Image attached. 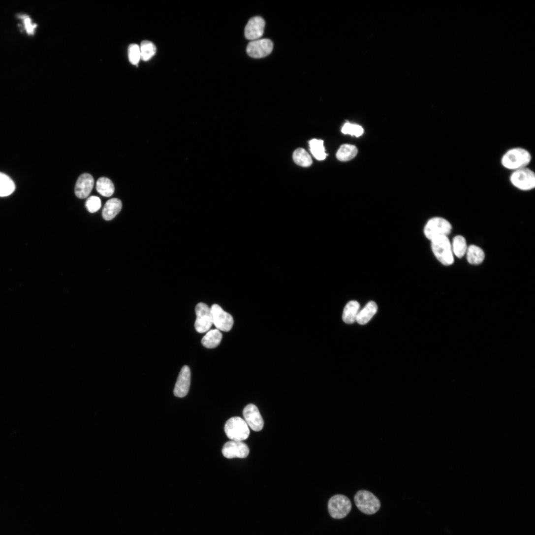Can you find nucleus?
<instances>
[{
  "label": "nucleus",
  "instance_id": "obj_1",
  "mask_svg": "<svg viewBox=\"0 0 535 535\" xmlns=\"http://www.w3.org/2000/svg\"><path fill=\"white\" fill-rule=\"evenodd\" d=\"M532 160V155L527 149L515 147L504 153L501 159V164L505 169L513 172L528 167Z\"/></svg>",
  "mask_w": 535,
  "mask_h": 535
},
{
  "label": "nucleus",
  "instance_id": "obj_2",
  "mask_svg": "<svg viewBox=\"0 0 535 535\" xmlns=\"http://www.w3.org/2000/svg\"><path fill=\"white\" fill-rule=\"evenodd\" d=\"M509 180L513 187L521 191H531L535 188V173L528 167L511 172Z\"/></svg>",
  "mask_w": 535,
  "mask_h": 535
},
{
  "label": "nucleus",
  "instance_id": "obj_3",
  "mask_svg": "<svg viewBox=\"0 0 535 535\" xmlns=\"http://www.w3.org/2000/svg\"><path fill=\"white\" fill-rule=\"evenodd\" d=\"M433 252L443 265L449 266L454 262L452 246L446 236H440L431 240Z\"/></svg>",
  "mask_w": 535,
  "mask_h": 535
},
{
  "label": "nucleus",
  "instance_id": "obj_4",
  "mask_svg": "<svg viewBox=\"0 0 535 535\" xmlns=\"http://www.w3.org/2000/svg\"><path fill=\"white\" fill-rule=\"evenodd\" d=\"M224 431L229 439L235 441L246 440L250 434L248 425L245 420L239 417H233L227 420L224 426Z\"/></svg>",
  "mask_w": 535,
  "mask_h": 535
},
{
  "label": "nucleus",
  "instance_id": "obj_5",
  "mask_svg": "<svg viewBox=\"0 0 535 535\" xmlns=\"http://www.w3.org/2000/svg\"><path fill=\"white\" fill-rule=\"evenodd\" d=\"M354 502L360 511L368 515L376 513L380 507L378 498L366 490L359 491L354 496Z\"/></svg>",
  "mask_w": 535,
  "mask_h": 535
},
{
  "label": "nucleus",
  "instance_id": "obj_6",
  "mask_svg": "<svg viewBox=\"0 0 535 535\" xmlns=\"http://www.w3.org/2000/svg\"><path fill=\"white\" fill-rule=\"evenodd\" d=\"M452 230L451 224L447 220L440 217L430 219L424 228L426 237L430 240L440 236H447Z\"/></svg>",
  "mask_w": 535,
  "mask_h": 535
},
{
  "label": "nucleus",
  "instance_id": "obj_7",
  "mask_svg": "<svg viewBox=\"0 0 535 535\" xmlns=\"http://www.w3.org/2000/svg\"><path fill=\"white\" fill-rule=\"evenodd\" d=\"M352 504L346 496L337 495L332 497L328 503L329 512L333 518H345L351 511Z\"/></svg>",
  "mask_w": 535,
  "mask_h": 535
},
{
  "label": "nucleus",
  "instance_id": "obj_8",
  "mask_svg": "<svg viewBox=\"0 0 535 535\" xmlns=\"http://www.w3.org/2000/svg\"><path fill=\"white\" fill-rule=\"evenodd\" d=\"M196 319L195 328L199 333L208 331L213 324V316L211 309L203 303H198L195 308Z\"/></svg>",
  "mask_w": 535,
  "mask_h": 535
},
{
  "label": "nucleus",
  "instance_id": "obj_9",
  "mask_svg": "<svg viewBox=\"0 0 535 535\" xmlns=\"http://www.w3.org/2000/svg\"><path fill=\"white\" fill-rule=\"evenodd\" d=\"M210 309L213 324L217 329L223 332L230 331L234 325L232 316L224 312L218 304H213Z\"/></svg>",
  "mask_w": 535,
  "mask_h": 535
},
{
  "label": "nucleus",
  "instance_id": "obj_10",
  "mask_svg": "<svg viewBox=\"0 0 535 535\" xmlns=\"http://www.w3.org/2000/svg\"><path fill=\"white\" fill-rule=\"evenodd\" d=\"M223 456L229 459L234 458H244L249 454L250 448L242 441H231L224 444L222 449Z\"/></svg>",
  "mask_w": 535,
  "mask_h": 535
},
{
  "label": "nucleus",
  "instance_id": "obj_11",
  "mask_svg": "<svg viewBox=\"0 0 535 535\" xmlns=\"http://www.w3.org/2000/svg\"><path fill=\"white\" fill-rule=\"evenodd\" d=\"M273 49V43L268 39H257L251 42L247 49L248 55L254 58H264L269 55Z\"/></svg>",
  "mask_w": 535,
  "mask_h": 535
},
{
  "label": "nucleus",
  "instance_id": "obj_12",
  "mask_svg": "<svg viewBox=\"0 0 535 535\" xmlns=\"http://www.w3.org/2000/svg\"><path fill=\"white\" fill-rule=\"evenodd\" d=\"M245 421L252 430L255 432L261 431L264 426V421L257 407L253 404L248 405L244 409Z\"/></svg>",
  "mask_w": 535,
  "mask_h": 535
},
{
  "label": "nucleus",
  "instance_id": "obj_13",
  "mask_svg": "<svg viewBox=\"0 0 535 535\" xmlns=\"http://www.w3.org/2000/svg\"><path fill=\"white\" fill-rule=\"evenodd\" d=\"M190 369L189 366H184L180 373L175 387L174 393L176 397L184 398L188 395L190 385Z\"/></svg>",
  "mask_w": 535,
  "mask_h": 535
},
{
  "label": "nucleus",
  "instance_id": "obj_14",
  "mask_svg": "<svg viewBox=\"0 0 535 535\" xmlns=\"http://www.w3.org/2000/svg\"><path fill=\"white\" fill-rule=\"evenodd\" d=\"M265 23L260 17L252 18L245 28V36L250 40L259 39L264 33Z\"/></svg>",
  "mask_w": 535,
  "mask_h": 535
},
{
  "label": "nucleus",
  "instance_id": "obj_15",
  "mask_svg": "<svg viewBox=\"0 0 535 535\" xmlns=\"http://www.w3.org/2000/svg\"><path fill=\"white\" fill-rule=\"evenodd\" d=\"M94 185L93 177L89 174H84L80 176L75 187V194L81 199L87 198L91 194Z\"/></svg>",
  "mask_w": 535,
  "mask_h": 535
},
{
  "label": "nucleus",
  "instance_id": "obj_16",
  "mask_svg": "<svg viewBox=\"0 0 535 535\" xmlns=\"http://www.w3.org/2000/svg\"><path fill=\"white\" fill-rule=\"evenodd\" d=\"M122 202L118 198H112L105 204L102 211L104 220H110L113 219L121 211Z\"/></svg>",
  "mask_w": 535,
  "mask_h": 535
},
{
  "label": "nucleus",
  "instance_id": "obj_17",
  "mask_svg": "<svg viewBox=\"0 0 535 535\" xmlns=\"http://www.w3.org/2000/svg\"><path fill=\"white\" fill-rule=\"evenodd\" d=\"M377 311V304L374 301H370L358 313L356 321L360 325H365L371 320Z\"/></svg>",
  "mask_w": 535,
  "mask_h": 535
},
{
  "label": "nucleus",
  "instance_id": "obj_18",
  "mask_svg": "<svg viewBox=\"0 0 535 535\" xmlns=\"http://www.w3.org/2000/svg\"><path fill=\"white\" fill-rule=\"evenodd\" d=\"M360 309V304L357 301H350L344 309L343 320L346 324H352L356 320Z\"/></svg>",
  "mask_w": 535,
  "mask_h": 535
},
{
  "label": "nucleus",
  "instance_id": "obj_19",
  "mask_svg": "<svg viewBox=\"0 0 535 535\" xmlns=\"http://www.w3.org/2000/svg\"><path fill=\"white\" fill-rule=\"evenodd\" d=\"M15 189L16 185L13 180L7 175L0 172V197L8 196Z\"/></svg>",
  "mask_w": 535,
  "mask_h": 535
},
{
  "label": "nucleus",
  "instance_id": "obj_20",
  "mask_svg": "<svg viewBox=\"0 0 535 535\" xmlns=\"http://www.w3.org/2000/svg\"><path fill=\"white\" fill-rule=\"evenodd\" d=\"M357 153L358 149L354 145L344 144L338 151L336 157L340 161L347 162L355 158Z\"/></svg>",
  "mask_w": 535,
  "mask_h": 535
},
{
  "label": "nucleus",
  "instance_id": "obj_21",
  "mask_svg": "<svg viewBox=\"0 0 535 535\" xmlns=\"http://www.w3.org/2000/svg\"><path fill=\"white\" fill-rule=\"evenodd\" d=\"M222 339V334L218 329L209 331L201 341L202 345L208 348L217 347Z\"/></svg>",
  "mask_w": 535,
  "mask_h": 535
},
{
  "label": "nucleus",
  "instance_id": "obj_22",
  "mask_svg": "<svg viewBox=\"0 0 535 535\" xmlns=\"http://www.w3.org/2000/svg\"><path fill=\"white\" fill-rule=\"evenodd\" d=\"M293 159L298 165L308 167L313 164V160L309 153L303 148H298L293 153Z\"/></svg>",
  "mask_w": 535,
  "mask_h": 535
},
{
  "label": "nucleus",
  "instance_id": "obj_23",
  "mask_svg": "<svg viewBox=\"0 0 535 535\" xmlns=\"http://www.w3.org/2000/svg\"><path fill=\"white\" fill-rule=\"evenodd\" d=\"M467 254L468 262L472 265L480 264L483 262L485 257L483 251L474 245L468 248Z\"/></svg>",
  "mask_w": 535,
  "mask_h": 535
},
{
  "label": "nucleus",
  "instance_id": "obj_24",
  "mask_svg": "<svg viewBox=\"0 0 535 535\" xmlns=\"http://www.w3.org/2000/svg\"><path fill=\"white\" fill-rule=\"evenodd\" d=\"M96 190L101 195L110 197L114 193L115 187L109 179L102 177L99 178L97 182Z\"/></svg>",
  "mask_w": 535,
  "mask_h": 535
},
{
  "label": "nucleus",
  "instance_id": "obj_25",
  "mask_svg": "<svg viewBox=\"0 0 535 535\" xmlns=\"http://www.w3.org/2000/svg\"><path fill=\"white\" fill-rule=\"evenodd\" d=\"M310 145L312 154L317 160L322 161L326 159L328 155L323 140L314 139L310 141Z\"/></svg>",
  "mask_w": 535,
  "mask_h": 535
},
{
  "label": "nucleus",
  "instance_id": "obj_26",
  "mask_svg": "<svg viewBox=\"0 0 535 535\" xmlns=\"http://www.w3.org/2000/svg\"><path fill=\"white\" fill-rule=\"evenodd\" d=\"M451 247L452 252L459 258H462L465 255L468 250L466 240L461 236L454 237Z\"/></svg>",
  "mask_w": 535,
  "mask_h": 535
},
{
  "label": "nucleus",
  "instance_id": "obj_27",
  "mask_svg": "<svg viewBox=\"0 0 535 535\" xmlns=\"http://www.w3.org/2000/svg\"><path fill=\"white\" fill-rule=\"evenodd\" d=\"M141 60L143 61H148L154 57L157 52V47L152 42L149 41H143L140 46Z\"/></svg>",
  "mask_w": 535,
  "mask_h": 535
},
{
  "label": "nucleus",
  "instance_id": "obj_28",
  "mask_svg": "<svg viewBox=\"0 0 535 535\" xmlns=\"http://www.w3.org/2000/svg\"><path fill=\"white\" fill-rule=\"evenodd\" d=\"M128 57L131 64L137 65L141 60L140 47L136 44H130L128 48Z\"/></svg>",
  "mask_w": 535,
  "mask_h": 535
},
{
  "label": "nucleus",
  "instance_id": "obj_29",
  "mask_svg": "<svg viewBox=\"0 0 535 535\" xmlns=\"http://www.w3.org/2000/svg\"><path fill=\"white\" fill-rule=\"evenodd\" d=\"M342 132L345 134L359 137L363 133L364 129L359 125L346 123L342 129Z\"/></svg>",
  "mask_w": 535,
  "mask_h": 535
},
{
  "label": "nucleus",
  "instance_id": "obj_30",
  "mask_svg": "<svg viewBox=\"0 0 535 535\" xmlns=\"http://www.w3.org/2000/svg\"><path fill=\"white\" fill-rule=\"evenodd\" d=\"M19 17L22 20L24 29H25L27 33L30 35L33 34L37 27L36 24L33 23L31 18L28 15L25 14L19 15Z\"/></svg>",
  "mask_w": 535,
  "mask_h": 535
},
{
  "label": "nucleus",
  "instance_id": "obj_31",
  "mask_svg": "<svg viewBox=\"0 0 535 535\" xmlns=\"http://www.w3.org/2000/svg\"><path fill=\"white\" fill-rule=\"evenodd\" d=\"M86 205L88 210L90 213H94L100 209L101 201L98 197L92 196L87 199Z\"/></svg>",
  "mask_w": 535,
  "mask_h": 535
}]
</instances>
